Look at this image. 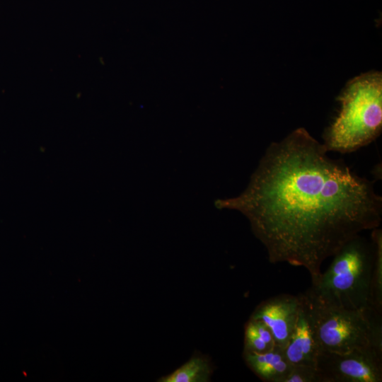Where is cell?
<instances>
[{
  "label": "cell",
  "instance_id": "cell-1",
  "mask_svg": "<svg viewBox=\"0 0 382 382\" xmlns=\"http://www.w3.org/2000/svg\"><path fill=\"white\" fill-rule=\"evenodd\" d=\"M300 127L272 143L240 196L223 201L250 220L272 263L303 267L311 280L345 243L380 225L382 198Z\"/></svg>",
  "mask_w": 382,
  "mask_h": 382
},
{
  "label": "cell",
  "instance_id": "cell-2",
  "mask_svg": "<svg viewBox=\"0 0 382 382\" xmlns=\"http://www.w3.org/2000/svg\"><path fill=\"white\" fill-rule=\"evenodd\" d=\"M338 100V115L324 134L328 151L347 154L368 145L382 128V75L370 71L349 81Z\"/></svg>",
  "mask_w": 382,
  "mask_h": 382
},
{
  "label": "cell",
  "instance_id": "cell-3",
  "mask_svg": "<svg viewBox=\"0 0 382 382\" xmlns=\"http://www.w3.org/2000/svg\"><path fill=\"white\" fill-rule=\"evenodd\" d=\"M328 268L312 281L306 292L325 304L351 310L371 306L374 248L359 236L334 255Z\"/></svg>",
  "mask_w": 382,
  "mask_h": 382
},
{
  "label": "cell",
  "instance_id": "cell-4",
  "mask_svg": "<svg viewBox=\"0 0 382 382\" xmlns=\"http://www.w3.org/2000/svg\"><path fill=\"white\" fill-rule=\"evenodd\" d=\"M319 351L345 353L372 347L382 352L381 312L351 310L321 303L306 291Z\"/></svg>",
  "mask_w": 382,
  "mask_h": 382
},
{
  "label": "cell",
  "instance_id": "cell-5",
  "mask_svg": "<svg viewBox=\"0 0 382 382\" xmlns=\"http://www.w3.org/2000/svg\"><path fill=\"white\" fill-rule=\"evenodd\" d=\"M320 382H381L382 352L369 347L345 353L319 351Z\"/></svg>",
  "mask_w": 382,
  "mask_h": 382
},
{
  "label": "cell",
  "instance_id": "cell-6",
  "mask_svg": "<svg viewBox=\"0 0 382 382\" xmlns=\"http://www.w3.org/2000/svg\"><path fill=\"white\" fill-rule=\"evenodd\" d=\"M300 304L301 294L277 295L262 301L250 319L265 323L270 330L276 345L284 349L293 331Z\"/></svg>",
  "mask_w": 382,
  "mask_h": 382
},
{
  "label": "cell",
  "instance_id": "cell-7",
  "mask_svg": "<svg viewBox=\"0 0 382 382\" xmlns=\"http://www.w3.org/2000/svg\"><path fill=\"white\" fill-rule=\"evenodd\" d=\"M301 294V304L289 340L283 349L291 365L316 366L319 352L311 316L309 299L306 293Z\"/></svg>",
  "mask_w": 382,
  "mask_h": 382
},
{
  "label": "cell",
  "instance_id": "cell-8",
  "mask_svg": "<svg viewBox=\"0 0 382 382\" xmlns=\"http://www.w3.org/2000/svg\"><path fill=\"white\" fill-rule=\"evenodd\" d=\"M243 357L248 367L265 382H284L292 367L283 349L277 345L264 352L244 350Z\"/></svg>",
  "mask_w": 382,
  "mask_h": 382
},
{
  "label": "cell",
  "instance_id": "cell-9",
  "mask_svg": "<svg viewBox=\"0 0 382 382\" xmlns=\"http://www.w3.org/2000/svg\"><path fill=\"white\" fill-rule=\"evenodd\" d=\"M371 238L374 248V260L371 282V306L382 313V233L376 228Z\"/></svg>",
  "mask_w": 382,
  "mask_h": 382
},
{
  "label": "cell",
  "instance_id": "cell-10",
  "mask_svg": "<svg viewBox=\"0 0 382 382\" xmlns=\"http://www.w3.org/2000/svg\"><path fill=\"white\" fill-rule=\"evenodd\" d=\"M275 346L274 337L268 327L260 320L250 319L245 329L244 350L264 352Z\"/></svg>",
  "mask_w": 382,
  "mask_h": 382
},
{
  "label": "cell",
  "instance_id": "cell-11",
  "mask_svg": "<svg viewBox=\"0 0 382 382\" xmlns=\"http://www.w3.org/2000/svg\"><path fill=\"white\" fill-rule=\"evenodd\" d=\"M210 372V366L207 360L202 357H193L159 381L163 382L207 381Z\"/></svg>",
  "mask_w": 382,
  "mask_h": 382
},
{
  "label": "cell",
  "instance_id": "cell-12",
  "mask_svg": "<svg viewBox=\"0 0 382 382\" xmlns=\"http://www.w3.org/2000/svg\"><path fill=\"white\" fill-rule=\"evenodd\" d=\"M284 382H320L316 366L308 364L292 365Z\"/></svg>",
  "mask_w": 382,
  "mask_h": 382
}]
</instances>
